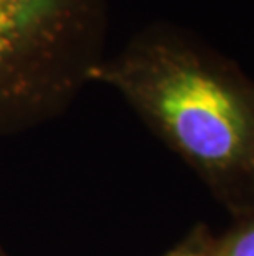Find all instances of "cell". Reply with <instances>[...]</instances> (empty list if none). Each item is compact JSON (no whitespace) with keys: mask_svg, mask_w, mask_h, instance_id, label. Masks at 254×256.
<instances>
[{"mask_svg":"<svg viewBox=\"0 0 254 256\" xmlns=\"http://www.w3.org/2000/svg\"><path fill=\"white\" fill-rule=\"evenodd\" d=\"M116 90L235 218L254 215V81L190 32L145 26L99 63Z\"/></svg>","mask_w":254,"mask_h":256,"instance_id":"1","label":"cell"},{"mask_svg":"<svg viewBox=\"0 0 254 256\" xmlns=\"http://www.w3.org/2000/svg\"><path fill=\"white\" fill-rule=\"evenodd\" d=\"M107 0H0V138L58 118L104 60Z\"/></svg>","mask_w":254,"mask_h":256,"instance_id":"2","label":"cell"},{"mask_svg":"<svg viewBox=\"0 0 254 256\" xmlns=\"http://www.w3.org/2000/svg\"><path fill=\"white\" fill-rule=\"evenodd\" d=\"M210 256H254V215L235 218L221 235H215Z\"/></svg>","mask_w":254,"mask_h":256,"instance_id":"3","label":"cell"},{"mask_svg":"<svg viewBox=\"0 0 254 256\" xmlns=\"http://www.w3.org/2000/svg\"><path fill=\"white\" fill-rule=\"evenodd\" d=\"M215 235L212 230L200 223L195 228L188 232V235L183 236L174 248L162 256H210L212 252Z\"/></svg>","mask_w":254,"mask_h":256,"instance_id":"4","label":"cell"},{"mask_svg":"<svg viewBox=\"0 0 254 256\" xmlns=\"http://www.w3.org/2000/svg\"><path fill=\"white\" fill-rule=\"evenodd\" d=\"M0 256H7V254H5V253L2 252V250H0Z\"/></svg>","mask_w":254,"mask_h":256,"instance_id":"5","label":"cell"}]
</instances>
